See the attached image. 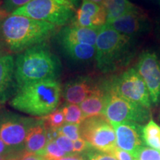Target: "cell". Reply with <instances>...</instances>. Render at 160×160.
Returning a JSON list of instances; mask_svg holds the SVG:
<instances>
[{"label": "cell", "mask_w": 160, "mask_h": 160, "mask_svg": "<svg viewBox=\"0 0 160 160\" xmlns=\"http://www.w3.org/2000/svg\"><path fill=\"white\" fill-rule=\"evenodd\" d=\"M61 71L59 58L44 43L21 52L15 59V76L19 88L30 84L55 81Z\"/></svg>", "instance_id": "6da1fadb"}, {"label": "cell", "mask_w": 160, "mask_h": 160, "mask_svg": "<svg viewBox=\"0 0 160 160\" xmlns=\"http://www.w3.org/2000/svg\"><path fill=\"white\" fill-rule=\"evenodd\" d=\"M4 42L11 51L22 52L42 44L56 31V26L25 16L11 14L0 28Z\"/></svg>", "instance_id": "7a4b0ae2"}, {"label": "cell", "mask_w": 160, "mask_h": 160, "mask_svg": "<svg viewBox=\"0 0 160 160\" xmlns=\"http://www.w3.org/2000/svg\"><path fill=\"white\" fill-rule=\"evenodd\" d=\"M134 39L109 26H102L96 42L95 59L98 69L107 73L125 67L135 53Z\"/></svg>", "instance_id": "3957f363"}, {"label": "cell", "mask_w": 160, "mask_h": 160, "mask_svg": "<svg viewBox=\"0 0 160 160\" xmlns=\"http://www.w3.org/2000/svg\"><path fill=\"white\" fill-rule=\"evenodd\" d=\"M62 93V86L57 80L33 83L19 88L10 104L20 112L43 117L57 108Z\"/></svg>", "instance_id": "277c9868"}, {"label": "cell", "mask_w": 160, "mask_h": 160, "mask_svg": "<svg viewBox=\"0 0 160 160\" xmlns=\"http://www.w3.org/2000/svg\"><path fill=\"white\" fill-rule=\"evenodd\" d=\"M80 0H32L17 9L13 15L25 16L62 26L72 21L79 9Z\"/></svg>", "instance_id": "5b68a950"}, {"label": "cell", "mask_w": 160, "mask_h": 160, "mask_svg": "<svg viewBox=\"0 0 160 160\" xmlns=\"http://www.w3.org/2000/svg\"><path fill=\"white\" fill-rule=\"evenodd\" d=\"M103 116L112 125L123 122H135L141 125L151 120L150 108L108 91Z\"/></svg>", "instance_id": "8992f818"}, {"label": "cell", "mask_w": 160, "mask_h": 160, "mask_svg": "<svg viewBox=\"0 0 160 160\" xmlns=\"http://www.w3.org/2000/svg\"><path fill=\"white\" fill-rule=\"evenodd\" d=\"M108 91L129 101L151 108V99L146 84L137 69L131 68L106 85Z\"/></svg>", "instance_id": "52a82bcc"}, {"label": "cell", "mask_w": 160, "mask_h": 160, "mask_svg": "<svg viewBox=\"0 0 160 160\" xmlns=\"http://www.w3.org/2000/svg\"><path fill=\"white\" fill-rule=\"evenodd\" d=\"M80 133L82 138L98 151L112 153L117 148L114 128L103 115L85 119L80 125Z\"/></svg>", "instance_id": "ba28073f"}, {"label": "cell", "mask_w": 160, "mask_h": 160, "mask_svg": "<svg viewBox=\"0 0 160 160\" xmlns=\"http://www.w3.org/2000/svg\"><path fill=\"white\" fill-rule=\"evenodd\" d=\"M37 121L10 111L0 112V139L15 151L24 153L26 136Z\"/></svg>", "instance_id": "9c48e42d"}, {"label": "cell", "mask_w": 160, "mask_h": 160, "mask_svg": "<svg viewBox=\"0 0 160 160\" xmlns=\"http://www.w3.org/2000/svg\"><path fill=\"white\" fill-rule=\"evenodd\" d=\"M136 69L146 84L152 102H160V57L155 51H144Z\"/></svg>", "instance_id": "30bf717a"}, {"label": "cell", "mask_w": 160, "mask_h": 160, "mask_svg": "<svg viewBox=\"0 0 160 160\" xmlns=\"http://www.w3.org/2000/svg\"><path fill=\"white\" fill-rule=\"evenodd\" d=\"M105 25L124 35L133 38L148 33L151 28L148 16L138 7Z\"/></svg>", "instance_id": "8fae6325"}, {"label": "cell", "mask_w": 160, "mask_h": 160, "mask_svg": "<svg viewBox=\"0 0 160 160\" xmlns=\"http://www.w3.org/2000/svg\"><path fill=\"white\" fill-rule=\"evenodd\" d=\"M113 127L117 148L129 152L135 157L138 151L145 145L142 136L143 126L135 122H123L113 125Z\"/></svg>", "instance_id": "7c38bea8"}, {"label": "cell", "mask_w": 160, "mask_h": 160, "mask_svg": "<svg viewBox=\"0 0 160 160\" xmlns=\"http://www.w3.org/2000/svg\"><path fill=\"white\" fill-rule=\"evenodd\" d=\"M71 25L89 28H101L107 22V13L102 5L82 0Z\"/></svg>", "instance_id": "4fadbf2b"}, {"label": "cell", "mask_w": 160, "mask_h": 160, "mask_svg": "<svg viewBox=\"0 0 160 160\" xmlns=\"http://www.w3.org/2000/svg\"><path fill=\"white\" fill-rule=\"evenodd\" d=\"M19 87L15 76V59L11 54L0 57V104L12 99Z\"/></svg>", "instance_id": "5bb4252c"}, {"label": "cell", "mask_w": 160, "mask_h": 160, "mask_svg": "<svg viewBox=\"0 0 160 160\" xmlns=\"http://www.w3.org/2000/svg\"><path fill=\"white\" fill-rule=\"evenodd\" d=\"M99 87L91 77H79L65 84L62 94L67 103L80 105Z\"/></svg>", "instance_id": "9a60e30c"}, {"label": "cell", "mask_w": 160, "mask_h": 160, "mask_svg": "<svg viewBox=\"0 0 160 160\" xmlns=\"http://www.w3.org/2000/svg\"><path fill=\"white\" fill-rule=\"evenodd\" d=\"M100 28H89L70 25L58 33L59 44H85L96 45Z\"/></svg>", "instance_id": "2e32d148"}, {"label": "cell", "mask_w": 160, "mask_h": 160, "mask_svg": "<svg viewBox=\"0 0 160 160\" xmlns=\"http://www.w3.org/2000/svg\"><path fill=\"white\" fill-rule=\"evenodd\" d=\"M48 128L44 125L42 119L31 127L26 136L25 151L27 153L39 154L48 143Z\"/></svg>", "instance_id": "e0dca14e"}, {"label": "cell", "mask_w": 160, "mask_h": 160, "mask_svg": "<svg viewBox=\"0 0 160 160\" xmlns=\"http://www.w3.org/2000/svg\"><path fill=\"white\" fill-rule=\"evenodd\" d=\"M108 90L105 86H100L93 94H91L79 105L85 119L96 116L103 115L107 101Z\"/></svg>", "instance_id": "ac0fdd59"}, {"label": "cell", "mask_w": 160, "mask_h": 160, "mask_svg": "<svg viewBox=\"0 0 160 160\" xmlns=\"http://www.w3.org/2000/svg\"><path fill=\"white\" fill-rule=\"evenodd\" d=\"M68 57L77 62H87L95 57L96 45L85 44H60Z\"/></svg>", "instance_id": "d6986e66"}, {"label": "cell", "mask_w": 160, "mask_h": 160, "mask_svg": "<svg viewBox=\"0 0 160 160\" xmlns=\"http://www.w3.org/2000/svg\"><path fill=\"white\" fill-rule=\"evenodd\" d=\"M102 6L107 13L106 24L125 15L137 7L128 0H104Z\"/></svg>", "instance_id": "ffe728a7"}, {"label": "cell", "mask_w": 160, "mask_h": 160, "mask_svg": "<svg viewBox=\"0 0 160 160\" xmlns=\"http://www.w3.org/2000/svg\"><path fill=\"white\" fill-rule=\"evenodd\" d=\"M142 136L146 146L160 151V126L153 120H149L143 126Z\"/></svg>", "instance_id": "44dd1931"}, {"label": "cell", "mask_w": 160, "mask_h": 160, "mask_svg": "<svg viewBox=\"0 0 160 160\" xmlns=\"http://www.w3.org/2000/svg\"><path fill=\"white\" fill-rule=\"evenodd\" d=\"M62 108L65 115V123L81 125L85 119L79 105L68 103Z\"/></svg>", "instance_id": "7402d4cb"}, {"label": "cell", "mask_w": 160, "mask_h": 160, "mask_svg": "<svg viewBox=\"0 0 160 160\" xmlns=\"http://www.w3.org/2000/svg\"><path fill=\"white\" fill-rule=\"evenodd\" d=\"M44 125L48 129L58 130L65 123L62 108L56 109L50 114L42 118Z\"/></svg>", "instance_id": "603a6c76"}, {"label": "cell", "mask_w": 160, "mask_h": 160, "mask_svg": "<svg viewBox=\"0 0 160 160\" xmlns=\"http://www.w3.org/2000/svg\"><path fill=\"white\" fill-rule=\"evenodd\" d=\"M38 155L42 156L48 160H56L66 157L68 154L60 148L55 141H51L47 143L45 148Z\"/></svg>", "instance_id": "cb8c5ba5"}, {"label": "cell", "mask_w": 160, "mask_h": 160, "mask_svg": "<svg viewBox=\"0 0 160 160\" xmlns=\"http://www.w3.org/2000/svg\"><path fill=\"white\" fill-rule=\"evenodd\" d=\"M58 131L59 134L65 136L73 142L81 138L80 125L77 124L65 123L59 129H58Z\"/></svg>", "instance_id": "d4e9b609"}, {"label": "cell", "mask_w": 160, "mask_h": 160, "mask_svg": "<svg viewBox=\"0 0 160 160\" xmlns=\"http://www.w3.org/2000/svg\"><path fill=\"white\" fill-rule=\"evenodd\" d=\"M85 160H117L112 153L98 151L93 148L82 153Z\"/></svg>", "instance_id": "484cf974"}, {"label": "cell", "mask_w": 160, "mask_h": 160, "mask_svg": "<svg viewBox=\"0 0 160 160\" xmlns=\"http://www.w3.org/2000/svg\"><path fill=\"white\" fill-rule=\"evenodd\" d=\"M135 158L138 160H160V151L145 145L138 151Z\"/></svg>", "instance_id": "4316f807"}, {"label": "cell", "mask_w": 160, "mask_h": 160, "mask_svg": "<svg viewBox=\"0 0 160 160\" xmlns=\"http://www.w3.org/2000/svg\"><path fill=\"white\" fill-rule=\"evenodd\" d=\"M55 142L60 148L65 151L67 154H73V142L69 138L59 133V136L56 139Z\"/></svg>", "instance_id": "83f0119b"}, {"label": "cell", "mask_w": 160, "mask_h": 160, "mask_svg": "<svg viewBox=\"0 0 160 160\" xmlns=\"http://www.w3.org/2000/svg\"><path fill=\"white\" fill-rule=\"evenodd\" d=\"M32 0H5L3 10L7 13H12L17 9L31 2Z\"/></svg>", "instance_id": "f1b7e54d"}, {"label": "cell", "mask_w": 160, "mask_h": 160, "mask_svg": "<svg viewBox=\"0 0 160 160\" xmlns=\"http://www.w3.org/2000/svg\"><path fill=\"white\" fill-rule=\"evenodd\" d=\"M24 153H19L15 151L0 139V156L9 158V159H18V158H21Z\"/></svg>", "instance_id": "f546056e"}, {"label": "cell", "mask_w": 160, "mask_h": 160, "mask_svg": "<svg viewBox=\"0 0 160 160\" xmlns=\"http://www.w3.org/2000/svg\"><path fill=\"white\" fill-rule=\"evenodd\" d=\"M91 148L90 144L82 137L73 142V153L82 154Z\"/></svg>", "instance_id": "4dcf8cb0"}, {"label": "cell", "mask_w": 160, "mask_h": 160, "mask_svg": "<svg viewBox=\"0 0 160 160\" xmlns=\"http://www.w3.org/2000/svg\"><path fill=\"white\" fill-rule=\"evenodd\" d=\"M112 154L117 158V160H136L135 157H133L129 152L124 151L117 148L114 151L112 152Z\"/></svg>", "instance_id": "1f68e13d"}, {"label": "cell", "mask_w": 160, "mask_h": 160, "mask_svg": "<svg viewBox=\"0 0 160 160\" xmlns=\"http://www.w3.org/2000/svg\"><path fill=\"white\" fill-rule=\"evenodd\" d=\"M19 160H48L45 159V157H42V156L36 154V153H27L25 152L24 154L22 156Z\"/></svg>", "instance_id": "d6a6232c"}, {"label": "cell", "mask_w": 160, "mask_h": 160, "mask_svg": "<svg viewBox=\"0 0 160 160\" xmlns=\"http://www.w3.org/2000/svg\"><path fill=\"white\" fill-rule=\"evenodd\" d=\"M56 160H85L82 154H77V153H73V154L68 155L66 157L60 158L59 159Z\"/></svg>", "instance_id": "836d02e7"}, {"label": "cell", "mask_w": 160, "mask_h": 160, "mask_svg": "<svg viewBox=\"0 0 160 160\" xmlns=\"http://www.w3.org/2000/svg\"><path fill=\"white\" fill-rule=\"evenodd\" d=\"M156 36H157V40L160 45V19L159 21L157 22V27H156Z\"/></svg>", "instance_id": "e575fe53"}, {"label": "cell", "mask_w": 160, "mask_h": 160, "mask_svg": "<svg viewBox=\"0 0 160 160\" xmlns=\"http://www.w3.org/2000/svg\"><path fill=\"white\" fill-rule=\"evenodd\" d=\"M5 45V42H4L2 37L1 33H0V57L4 56L3 55V48Z\"/></svg>", "instance_id": "d590c367"}, {"label": "cell", "mask_w": 160, "mask_h": 160, "mask_svg": "<svg viewBox=\"0 0 160 160\" xmlns=\"http://www.w3.org/2000/svg\"><path fill=\"white\" fill-rule=\"evenodd\" d=\"M87 1H90V2H92L97 3L98 5H102L104 0H87Z\"/></svg>", "instance_id": "8d00e7d4"}, {"label": "cell", "mask_w": 160, "mask_h": 160, "mask_svg": "<svg viewBox=\"0 0 160 160\" xmlns=\"http://www.w3.org/2000/svg\"><path fill=\"white\" fill-rule=\"evenodd\" d=\"M20 158H18V159H9V158L7 157H4L0 156V160H19Z\"/></svg>", "instance_id": "74e56055"}, {"label": "cell", "mask_w": 160, "mask_h": 160, "mask_svg": "<svg viewBox=\"0 0 160 160\" xmlns=\"http://www.w3.org/2000/svg\"><path fill=\"white\" fill-rule=\"evenodd\" d=\"M5 11H4V10H1L0 9V18H1L2 17V15L4 14V13H5ZM6 13V12H5Z\"/></svg>", "instance_id": "f35d334b"}, {"label": "cell", "mask_w": 160, "mask_h": 160, "mask_svg": "<svg viewBox=\"0 0 160 160\" xmlns=\"http://www.w3.org/2000/svg\"><path fill=\"white\" fill-rule=\"evenodd\" d=\"M156 1H157L158 3H159V4H160V0H156Z\"/></svg>", "instance_id": "ab89813d"}, {"label": "cell", "mask_w": 160, "mask_h": 160, "mask_svg": "<svg viewBox=\"0 0 160 160\" xmlns=\"http://www.w3.org/2000/svg\"><path fill=\"white\" fill-rule=\"evenodd\" d=\"M136 160H138V159H136Z\"/></svg>", "instance_id": "60d3db41"}]
</instances>
